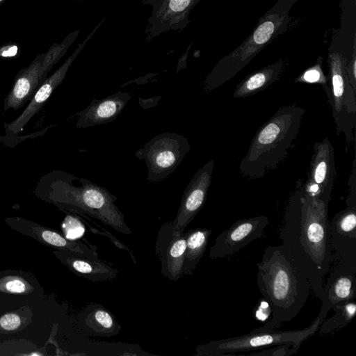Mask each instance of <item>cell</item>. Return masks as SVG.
I'll return each mask as SVG.
<instances>
[{
	"label": "cell",
	"instance_id": "8",
	"mask_svg": "<svg viewBox=\"0 0 356 356\" xmlns=\"http://www.w3.org/2000/svg\"><path fill=\"white\" fill-rule=\"evenodd\" d=\"M191 150L188 140L175 132H164L152 138L135 153L145 161L149 182H157L172 173Z\"/></svg>",
	"mask_w": 356,
	"mask_h": 356
},
{
	"label": "cell",
	"instance_id": "19",
	"mask_svg": "<svg viewBox=\"0 0 356 356\" xmlns=\"http://www.w3.org/2000/svg\"><path fill=\"white\" fill-rule=\"evenodd\" d=\"M131 98L128 92H118L102 99H94L83 110L76 113V127L88 128L114 121Z\"/></svg>",
	"mask_w": 356,
	"mask_h": 356
},
{
	"label": "cell",
	"instance_id": "23",
	"mask_svg": "<svg viewBox=\"0 0 356 356\" xmlns=\"http://www.w3.org/2000/svg\"><path fill=\"white\" fill-rule=\"evenodd\" d=\"M211 233L212 230L207 228H195L185 232L186 246L183 275H193L204 255Z\"/></svg>",
	"mask_w": 356,
	"mask_h": 356
},
{
	"label": "cell",
	"instance_id": "20",
	"mask_svg": "<svg viewBox=\"0 0 356 356\" xmlns=\"http://www.w3.org/2000/svg\"><path fill=\"white\" fill-rule=\"evenodd\" d=\"M54 255L73 273L94 282L115 279L118 271L98 258L90 257L69 250L52 251Z\"/></svg>",
	"mask_w": 356,
	"mask_h": 356
},
{
	"label": "cell",
	"instance_id": "14",
	"mask_svg": "<svg viewBox=\"0 0 356 356\" xmlns=\"http://www.w3.org/2000/svg\"><path fill=\"white\" fill-rule=\"evenodd\" d=\"M186 246L185 232L179 231L172 221L161 225L154 252L161 261V273L171 281H177L183 275Z\"/></svg>",
	"mask_w": 356,
	"mask_h": 356
},
{
	"label": "cell",
	"instance_id": "2",
	"mask_svg": "<svg viewBox=\"0 0 356 356\" xmlns=\"http://www.w3.org/2000/svg\"><path fill=\"white\" fill-rule=\"evenodd\" d=\"M73 177L71 173L53 170L40 178L33 194L63 211L88 216L124 234L132 233L115 204L117 196L83 177H79V185L74 184Z\"/></svg>",
	"mask_w": 356,
	"mask_h": 356
},
{
	"label": "cell",
	"instance_id": "15",
	"mask_svg": "<svg viewBox=\"0 0 356 356\" xmlns=\"http://www.w3.org/2000/svg\"><path fill=\"white\" fill-rule=\"evenodd\" d=\"M54 66L44 58V54L37 55L28 67L16 74L13 86L4 99V111L22 107L47 79L48 72Z\"/></svg>",
	"mask_w": 356,
	"mask_h": 356
},
{
	"label": "cell",
	"instance_id": "7",
	"mask_svg": "<svg viewBox=\"0 0 356 356\" xmlns=\"http://www.w3.org/2000/svg\"><path fill=\"white\" fill-rule=\"evenodd\" d=\"M328 86L325 90L332 110L336 130L347 145L356 140V92L346 73L347 58L341 53L330 54Z\"/></svg>",
	"mask_w": 356,
	"mask_h": 356
},
{
	"label": "cell",
	"instance_id": "31",
	"mask_svg": "<svg viewBox=\"0 0 356 356\" xmlns=\"http://www.w3.org/2000/svg\"><path fill=\"white\" fill-rule=\"evenodd\" d=\"M346 70L349 83L356 92V56L355 50L353 53L350 61H347Z\"/></svg>",
	"mask_w": 356,
	"mask_h": 356
},
{
	"label": "cell",
	"instance_id": "25",
	"mask_svg": "<svg viewBox=\"0 0 356 356\" xmlns=\"http://www.w3.org/2000/svg\"><path fill=\"white\" fill-rule=\"evenodd\" d=\"M328 318H325L320 324L317 332L318 334L332 333L350 323L354 318L356 312V303L355 300H351L337 310Z\"/></svg>",
	"mask_w": 356,
	"mask_h": 356
},
{
	"label": "cell",
	"instance_id": "27",
	"mask_svg": "<svg viewBox=\"0 0 356 356\" xmlns=\"http://www.w3.org/2000/svg\"><path fill=\"white\" fill-rule=\"evenodd\" d=\"M322 61V57H318L316 63L298 76L294 79V82L318 83L323 87L324 90H327L328 86V80L323 71Z\"/></svg>",
	"mask_w": 356,
	"mask_h": 356
},
{
	"label": "cell",
	"instance_id": "17",
	"mask_svg": "<svg viewBox=\"0 0 356 356\" xmlns=\"http://www.w3.org/2000/svg\"><path fill=\"white\" fill-rule=\"evenodd\" d=\"M5 222L11 229L40 243L57 250H69L90 257L98 258L96 245L67 238L59 232L22 217H8Z\"/></svg>",
	"mask_w": 356,
	"mask_h": 356
},
{
	"label": "cell",
	"instance_id": "5",
	"mask_svg": "<svg viewBox=\"0 0 356 356\" xmlns=\"http://www.w3.org/2000/svg\"><path fill=\"white\" fill-rule=\"evenodd\" d=\"M298 0H277L260 19L250 35L237 48L221 58L207 76L203 92H210L229 81L289 22V13Z\"/></svg>",
	"mask_w": 356,
	"mask_h": 356
},
{
	"label": "cell",
	"instance_id": "13",
	"mask_svg": "<svg viewBox=\"0 0 356 356\" xmlns=\"http://www.w3.org/2000/svg\"><path fill=\"white\" fill-rule=\"evenodd\" d=\"M269 224L265 216L238 220L215 239L209 250L211 259L229 257L252 241L261 238Z\"/></svg>",
	"mask_w": 356,
	"mask_h": 356
},
{
	"label": "cell",
	"instance_id": "3",
	"mask_svg": "<svg viewBox=\"0 0 356 356\" xmlns=\"http://www.w3.org/2000/svg\"><path fill=\"white\" fill-rule=\"evenodd\" d=\"M257 266L258 288L271 308L267 324L278 328L302 310L312 289L310 282L283 244L267 246Z\"/></svg>",
	"mask_w": 356,
	"mask_h": 356
},
{
	"label": "cell",
	"instance_id": "6",
	"mask_svg": "<svg viewBox=\"0 0 356 356\" xmlns=\"http://www.w3.org/2000/svg\"><path fill=\"white\" fill-rule=\"evenodd\" d=\"M326 316L321 313L307 327L296 330H280L268 324L253 330L243 335L210 341L196 347L200 356L245 355L264 348L285 343L301 345L317 332L320 324Z\"/></svg>",
	"mask_w": 356,
	"mask_h": 356
},
{
	"label": "cell",
	"instance_id": "26",
	"mask_svg": "<svg viewBox=\"0 0 356 356\" xmlns=\"http://www.w3.org/2000/svg\"><path fill=\"white\" fill-rule=\"evenodd\" d=\"M33 290V286L19 275H8L0 278V292L12 294H29Z\"/></svg>",
	"mask_w": 356,
	"mask_h": 356
},
{
	"label": "cell",
	"instance_id": "29",
	"mask_svg": "<svg viewBox=\"0 0 356 356\" xmlns=\"http://www.w3.org/2000/svg\"><path fill=\"white\" fill-rule=\"evenodd\" d=\"M349 193L346 199V206L356 207V159L354 157L352 165V170L348 180Z\"/></svg>",
	"mask_w": 356,
	"mask_h": 356
},
{
	"label": "cell",
	"instance_id": "21",
	"mask_svg": "<svg viewBox=\"0 0 356 356\" xmlns=\"http://www.w3.org/2000/svg\"><path fill=\"white\" fill-rule=\"evenodd\" d=\"M286 66V62L280 59L248 74L237 84L232 95L233 97H247L263 91L280 80Z\"/></svg>",
	"mask_w": 356,
	"mask_h": 356
},
{
	"label": "cell",
	"instance_id": "28",
	"mask_svg": "<svg viewBox=\"0 0 356 356\" xmlns=\"http://www.w3.org/2000/svg\"><path fill=\"white\" fill-rule=\"evenodd\" d=\"M301 345L285 343L268 347L247 355L251 356H291L297 353Z\"/></svg>",
	"mask_w": 356,
	"mask_h": 356
},
{
	"label": "cell",
	"instance_id": "32",
	"mask_svg": "<svg viewBox=\"0 0 356 356\" xmlns=\"http://www.w3.org/2000/svg\"><path fill=\"white\" fill-rule=\"evenodd\" d=\"M6 0H0V6L3 4V3Z\"/></svg>",
	"mask_w": 356,
	"mask_h": 356
},
{
	"label": "cell",
	"instance_id": "30",
	"mask_svg": "<svg viewBox=\"0 0 356 356\" xmlns=\"http://www.w3.org/2000/svg\"><path fill=\"white\" fill-rule=\"evenodd\" d=\"M270 315H271V308L268 302L262 298L255 307L254 316L257 319L264 321Z\"/></svg>",
	"mask_w": 356,
	"mask_h": 356
},
{
	"label": "cell",
	"instance_id": "4",
	"mask_svg": "<svg viewBox=\"0 0 356 356\" xmlns=\"http://www.w3.org/2000/svg\"><path fill=\"white\" fill-rule=\"evenodd\" d=\"M305 112L295 104L285 105L264 122L240 162L241 175L256 179L276 170L295 147Z\"/></svg>",
	"mask_w": 356,
	"mask_h": 356
},
{
	"label": "cell",
	"instance_id": "22",
	"mask_svg": "<svg viewBox=\"0 0 356 356\" xmlns=\"http://www.w3.org/2000/svg\"><path fill=\"white\" fill-rule=\"evenodd\" d=\"M81 321L89 335L111 337L121 330L115 316L100 304L92 303L86 307Z\"/></svg>",
	"mask_w": 356,
	"mask_h": 356
},
{
	"label": "cell",
	"instance_id": "10",
	"mask_svg": "<svg viewBox=\"0 0 356 356\" xmlns=\"http://www.w3.org/2000/svg\"><path fill=\"white\" fill-rule=\"evenodd\" d=\"M308 178L303 185L305 191L330 202L336 177L334 149L325 137L314 145Z\"/></svg>",
	"mask_w": 356,
	"mask_h": 356
},
{
	"label": "cell",
	"instance_id": "16",
	"mask_svg": "<svg viewBox=\"0 0 356 356\" xmlns=\"http://www.w3.org/2000/svg\"><path fill=\"white\" fill-rule=\"evenodd\" d=\"M214 165L213 159L207 162L193 175L186 187L177 213L172 220L179 231L184 232L204 206L211 183Z\"/></svg>",
	"mask_w": 356,
	"mask_h": 356
},
{
	"label": "cell",
	"instance_id": "24",
	"mask_svg": "<svg viewBox=\"0 0 356 356\" xmlns=\"http://www.w3.org/2000/svg\"><path fill=\"white\" fill-rule=\"evenodd\" d=\"M33 312L27 305L0 316V334H13L26 328L33 321Z\"/></svg>",
	"mask_w": 356,
	"mask_h": 356
},
{
	"label": "cell",
	"instance_id": "9",
	"mask_svg": "<svg viewBox=\"0 0 356 356\" xmlns=\"http://www.w3.org/2000/svg\"><path fill=\"white\" fill-rule=\"evenodd\" d=\"M105 17L94 28L87 38L79 43L75 51L65 60V61L38 88L34 93L28 106L22 113L13 121L4 123L6 135L1 137L7 146H11V143L17 141L19 134L30 120L41 109L47 102L54 90L63 81L72 64L83 49L87 42L92 38L100 26L104 22Z\"/></svg>",
	"mask_w": 356,
	"mask_h": 356
},
{
	"label": "cell",
	"instance_id": "11",
	"mask_svg": "<svg viewBox=\"0 0 356 356\" xmlns=\"http://www.w3.org/2000/svg\"><path fill=\"white\" fill-rule=\"evenodd\" d=\"M329 275L323 283V300L321 314L327 317L331 309L335 311L356 298V262L333 261Z\"/></svg>",
	"mask_w": 356,
	"mask_h": 356
},
{
	"label": "cell",
	"instance_id": "33",
	"mask_svg": "<svg viewBox=\"0 0 356 356\" xmlns=\"http://www.w3.org/2000/svg\"><path fill=\"white\" fill-rule=\"evenodd\" d=\"M74 1H79V0H74Z\"/></svg>",
	"mask_w": 356,
	"mask_h": 356
},
{
	"label": "cell",
	"instance_id": "18",
	"mask_svg": "<svg viewBox=\"0 0 356 356\" xmlns=\"http://www.w3.org/2000/svg\"><path fill=\"white\" fill-rule=\"evenodd\" d=\"M332 261L356 262V207L346 206L334 215L329 224Z\"/></svg>",
	"mask_w": 356,
	"mask_h": 356
},
{
	"label": "cell",
	"instance_id": "1",
	"mask_svg": "<svg viewBox=\"0 0 356 356\" xmlns=\"http://www.w3.org/2000/svg\"><path fill=\"white\" fill-rule=\"evenodd\" d=\"M329 202L307 193L300 184L290 197L278 231L282 244L323 300V283L332 263L330 245Z\"/></svg>",
	"mask_w": 356,
	"mask_h": 356
},
{
	"label": "cell",
	"instance_id": "12",
	"mask_svg": "<svg viewBox=\"0 0 356 356\" xmlns=\"http://www.w3.org/2000/svg\"><path fill=\"white\" fill-rule=\"evenodd\" d=\"M152 7L147 39H154L169 31L182 30L191 22L192 9L200 0H142Z\"/></svg>",
	"mask_w": 356,
	"mask_h": 356
}]
</instances>
